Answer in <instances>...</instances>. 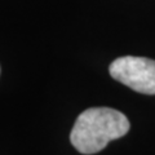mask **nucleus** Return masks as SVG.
Segmentation results:
<instances>
[{
	"instance_id": "nucleus-2",
	"label": "nucleus",
	"mask_w": 155,
	"mask_h": 155,
	"mask_svg": "<svg viewBox=\"0 0 155 155\" xmlns=\"http://www.w3.org/2000/svg\"><path fill=\"white\" fill-rule=\"evenodd\" d=\"M111 78L142 94H155V61L146 57L124 56L111 62Z\"/></svg>"
},
{
	"instance_id": "nucleus-1",
	"label": "nucleus",
	"mask_w": 155,
	"mask_h": 155,
	"mask_svg": "<svg viewBox=\"0 0 155 155\" xmlns=\"http://www.w3.org/2000/svg\"><path fill=\"white\" fill-rule=\"evenodd\" d=\"M129 120L123 113L110 107H91L75 120L70 141L78 151L85 155L104 150L113 140L128 133Z\"/></svg>"
}]
</instances>
